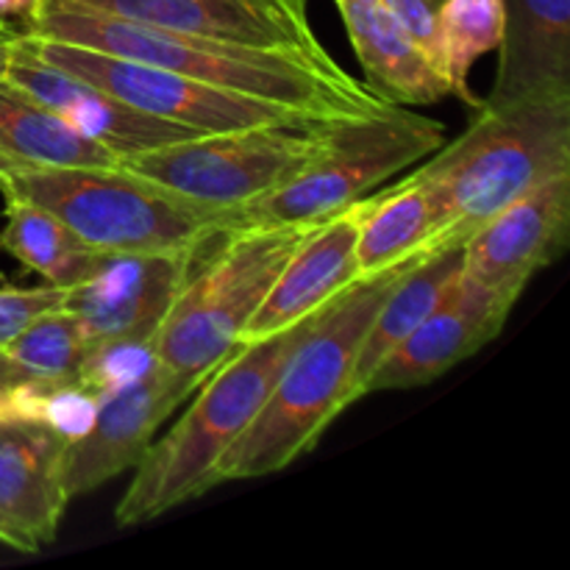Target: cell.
I'll return each instance as SVG.
<instances>
[{
	"instance_id": "14",
	"label": "cell",
	"mask_w": 570,
	"mask_h": 570,
	"mask_svg": "<svg viewBox=\"0 0 570 570\" xmlns=\"http://www.w3.org/2000/svg\"><path fill=\"white\" fill-rule=\"evenodd\" d=\"M195 390L167 367H156L145 379L100 399L98 415L83 438L67 443L65 490L70 501L134 471L161 423L193 395Z\"/></svg>"
},
{
	"instance_id": "28",
	"label": "cell",
	"mask_w": 570,
	"mask_h": 570,
	"mask_svg": "<svg viewBox=\"0 0 570 570\" xmlns=\"http://www.w3.org/2000/svg\"><path fill=\"white\" fill-rule=\"evenodd\" d=\"M379 3L393 14L406 37L440 65V11L445 0H379Z\"/></svg>"
},
{
	"instance_id": "27",
	"label": "cell",
	"mask_w": 570,
	"mask_h": 570,
	"mask_svg": "<svg viewBox=\"0 0 570 570\" xmlns=\"http://www.w3.org/2000/svg\"><path fill=\"white\" fill-rule=\"evenodd\" d=\"M67 289L59 287H0V348L17 337L42 312L56 309Z\"/></svg>"
},
{
	"instance_id": "1",
	"label": "cell",
	"mask_w": 570,
	"mask_h": 570,
	"mask_svg": "<svg viewBox=\"0 0 570 570\" xmlns=\"http://www.w3.org/2000/svg\"><path fill=\"white\" fill-rule=\"evenodd\" d=\"M20 31L126 56L226 92L273 100L326 120H356L395 109L351 78L332 53L312 56L289 48L167 31L87 9L72 0H37Z\"/></svg>"
},
{
	"instance_id": "10",
	"label": "cell",
	"mask_w": 570,
	"mask_h": 570,
	"mask_svg": "<svg viewBox=\"0 0 570 570\" xmlns=\"http://www.w3.org/2000/svg\"><path fill=\"white\" fill-rule=\"evenodd\" d=\"M206 243L173 254H104L81 284L67 289L61 306L89 345L156 337Z\"/></svg>"
},
{
	"instance_id": "6",
	"label": "cell",
	"mask_w": 570,
	"mask_h": 570,
	"mask_svg": "<svg viewBox=\"0 0 570 570\" xmlns=\"http://www.w3.org/2000/svg\"><path fill=\"white\" fill-rule=\"evenodd\" d=\"M306 232L304 226L220 232L209 259H204L206 243L193 276L156 332L159 365L198 390L237 348Z\"/></svg>"
},
{
	"instance_id": "24",
	"label": "cell",
	"mask_w": 570,
	"mask_h": 570,
	"mask_svg": "<svg viewBox=\"0 0 570 570\" xmlns=\"http://www.w3.org/2000/svg\"><path fill=\"white\" fill-rule=\"evenodd\" d=\"M507 31L504 0H445L440 11V67L454 98L476 111L482 98L471 89V70L501 48Z\"/></svg>"
},
{
	"instance_id": "15",
	"label": "cell",
	"mask_w": 570,
	"mask_h": 570,
	"mask_svg": "<svg viewBox=\"0 0 570 570\" xmlns=\"http://www.w3.org/2000/svg\"><path fill=\"white\" fill-rule=\"evenodd\" d=\"M67 440L31 417H0V543L39 554L59 534Z\"/></svg>"
},
{
	"instance_id": "23",
	"label": "cell",
	"mask_w": 570,
	"mask_h": 570,
	"mask_svg": "<svg viewBox=\"0 0 570 570\" xmlns=\"http://www.w3.org/2000/svg\"><path fill=\"white\" fill-rule=\"evenodd\" d=\"M6 200V226L0 228V250L37 273L48 287L70 289L95 271L98 254L76 237L65 223L48 209L28 200Z\"/></svg>"
},
{
	"instance_id": "30",
	"label": "cell",
	"mask_w": 570,
	"mask_h": 570,
	"mask_svg": "<svg viewBox=\"0 0 570 570\" xmlns=\"http://www.w3.org/2000/svg\"><path fill=\"white\" fill-rule=\"evenodd\" d=\"M17 382H26V379H22L20 373L9 365V360L0 354V393H3V390H9L11 384H17Z\"/></svg>"
},
{
	"instance_id": "21",
	"label": "cell",
	"mask_w": 570,
	"mask_h": 570,
	"mask_svg": "<svg viewBox=\"0 0 570 570\" xmlns=\"http://www.w3.org/2000/svg\"><path fill=\"white\" fill-rule=\"evenodd\" d=\"M462 276V248L440 250V254L412 259L410 267L390 287L384 301L373 315L371 328L362 343L360 362L354 376V401L365 399V384L373 376L384 356L395 351L401 340L410 337L434 306L445 298L456 278Z\"/></svg>"
},
{
	"instance_id": "31",
	"label": "cell",
	"mask_w": 570,
	"mask_h": 570,
	"mask_svg": "<svg viewBox=\"0 0 570 570\" xmlns=\"http://www.w3.org/2000/svg\"><path fill=\"white\" fill-rule=\"evenodd\" d=\"M20 31V28H3L0 26V37H11V33H17Z\"/></svg>"
},
{
	"instance_id": "25",
	"label": "cell",
	"mask_w": 570,
	"mask_h": 570,
	"mask_svg": "<svg viewBox=\"0 0 570 570\" xmlns=\"http://www.w3.org/2000/svg\"><path fill=\"white\" fill-rule=\"evenodd\" d=\"M87 348L89 343L76 317L65 306H56L33 317L11 343L0 348V354L26 382H67L76 379Z\"/></svg>"
},
{
	"instance_id": "29",
	"label": "cell",
	"mask_w": 570,
	"mask_h": 570,
	"mask_svg": "<svg viewBox=\"0 0 570 570\" xmlns=\"http://www.w3.org/2000/svg\"><path fill=\"white\" fill-rule=\"evenodd\" d=\"M37 0H0V26L14 28V20H26Z\"/></svg>"
},
{
	"instance_id": "9",
	"label": "cell",
	"mask_w": 570,
	"mask_h": 570,
	"mask_svg": "<svg viewBox=\"0 0 570 570\" xmlns=\"http://www.w3.org/2000/svg\"><path fill=\"white\" fill-rule=\"evenodd\" d=\"M20 39L33 53L48 59L50 65L106 89V92L115 95L117 100L128 104L131 109L159 117V120L176 122V126L189 128V131L215 134L315 117L306 115V111L289 109V106L273 104V100L226 92V89L193 81V78L145 65V61L106 53V50L81 48V45L45 39L26 31H20Z\"/></svg>"
},
{
	"instance_id": "3",
	"label": "cell",
	"mask_w": 570,
	"mask_h": 570,
	"mask_svg": "<svg viewBox=\"0 0 570 570\" xmlns=\"http://www.w3.org/2000/svg\"><path fill=\"white\" fill-rule=\"evenodd\" d=\"M410 262L360 278L323 306L250 426L217 462V484L284 471L315 449L334 417L354 404L356 362L365 334L379 304Z\"/></svg>"
},
{
	"instance_id": "4",
	"label": "cell",
	"mask_w": 570,
	"mask_h": 570,
	"mask_svg": "<svg viewBox=\"0 0 570 570\" xmlns=\"http://www.w3.org/2000/svg\"><path fill=\"white\" fill-rule=\"evenodd\" d=\"M315 315L271 337L239 343L195 390L189 410L134 465V479L115 510L117 527H139L215 488L217 462L243 438Z\"/></svg>"
},
{
	"instance_id": "16",
	"label": "cell",
	"mask_w": 570,
	"mask_h": 570,
	"mask_svg": "<svg viewBox=\"0 0 570 570\" xmlns=\"http://www.w3.org/2000/svg\"><path fill=\"white\" fill-rule=\"evenodd\" d=\"M87 9L167 31L328 56L304 0H72Z\"/></svg>"
},
{
	"instance_id": "22",
	"label": "cell",
	"mask_w": 570,
	"mask_h": 570,
	"mask_svg": "<svg viewBox=\"0 0 570 570\" xmlns=\"http://www.w3.org/2000/svg\"><path fill=\"white\" fill-rule=\"evenodd\" d=\"M356 217V265L360 278L376 276L415 259L429 234V204L412 176L390 189L365 195L351 206Z\"/></svg>"
},
{
	"instance_id": "18",
	"label": "cell",
	"mask_w": 570,
	"mask_h": 570,
	"mask_svg": "<svg viewBox=\"0 0 570 570\" xmlns=\"http://www.w3.org/2000/svg\"><path fill=\"white\" fill-rule=\"evenodd\" d=\"M507 31L482 104L570 98V0H504Z\"/></svg>"
},
{
	"instance_id": "32",
	"label": "cell",
	"mask_w": 570,
	"mask_h": 570,
	"mask_svg": "<svg viewBox=\"0 0 570 570\" xmlns=\"http://www.w3.org/2000/svg\"><path fill=\"white\" fill-rule=\"evenodd\" d=\"M337 3V0H334ZM356 3H379V0H356Z\"/></svg>"
},
{
	"instance_id": "13",
	"label": "cell",
	"mask_w": 570,
	"mask_h": 570,
	"mask_svg": "<svg viewBox=\"0 0 570 570\" xmlns=\"http://www.w3.org/2000/svg\"><path fill=\"white\" fill-rule=\"evenodd\" d=\"M515 301L460 276L432 315L395 345L367 379L365 395L426 387L493 343Z\"/></svg>"
},
{
	"instance_id": "33",
	"label": "cell",
	"mask_w": 570,
	"mask_h": 570,
	"mask_svg": "<svg viewBox=\"0 0 570 570\" xmlns=\"http://www.w3.org/2000/svg\"><path fill=\"white\" fill-rule=\"evenodd\" d=\"M304 3H309V0H304Z\"/></svg>"
},
{
	"instance_id": "19",
	"label": "cell",
	"mask_w": 570,
	"mask_h": 570,
	"mask_svg": "<svg viewBox=\"0 0 570 570\" xmlns=\"http://www.w3.org/2000/svg\"><path fill=\"white\" fill-rule=\"evenodd\" d=\"M345 33L365 72V87L390 106H432L449 98L451 87L438 61L417 48L382 3L337 0Z\"/></svg>"
},
{
	"instance_id": "12",
	"label": "cell",
	"mask_w": 570,
	"mask_h": 570,
	"mask_svg": "<svg viewBox=\"0 0 570 570\" xmlns=\"http://www.w3.org/2000/svg\"><path fill=\"white\" fill-rule=\"evenodd\" d=\"M570 239V170L549 178L484 223L462 245V276L515 301Z\"/></svg>"
},
{
	"instance_id": "26",
	"label": "cell",
	"mask_w": 570,
	"mask_h": 570,
	"mask_svg": "<svg viewBox=\"0 0 570 570\" xmlns=\"http://www.w3.org/2000/svg\"><path fill=\"white\" fill-rule=\"evenodd\" d=\"M159 367L156 337L137 340H104L92 343L76 371V382L95 393L98 399L131 387Z\"/></svg>"
},
{
	"instance_id": "7",
	"label": "cell",
	"mask_w": 570,
	"mask_h": 570,
	"mask_svg": "<svg viewBox=\"0 0 570 570\" xmlns=\"http://www.w3.org/2000/svg\"><path fill=\"white\" fill-rule=\"evenodd\" d=\"M443 142V122L404 106L376 117L337 120L326 150L282 187L228 212L226 232L321 226Z\"/></svg>"
},
{
	"instance_id": "2",
	"label": "cell",
	"mask_w": 570,
	"mask_h": 570,
	"mask_svg": "<svg viewBox=\"0 0 570 570\" xmlns=\"http://www.w3.org/2000/svg\"><path fill=\"white\" fill-rule=\"evenodd\" d=\"M570 170V98L482 104L476 120L410 173L429 204L415 259L462 248L499 212Z\"/></svg>"
},
{
	"instance_id": "20",
	"label": "cell",
	"mask_w": 570,
	"mask_h": 570,
	"mask_svg": "<svg viewBox=\"0 0 570 570\" xmlns=\"http://www.w3.org/2000/svg\"><path fill=\"white\" fill-rule=\"evenodd\" d=\"M115 150L83 137L26 92L0 81V176L53 167H111Z\"/></svg>"
},
{
	"instance_id": "17",
	"label": "cell",
	"mask_w": 570,
	"mask_h": 570,
	"mask_svg": "<svg viewBox=\"0 0 570 570\" xmlns=\"http://www.w3.org/2000/svg\"><path fill=\"white\" fill-rule=\"evenodd\" d=\"M354 282H360L356 217L348 206L343 215L328 217L326 223L306 232L273 287L267 289L239 343L271 337L295 326L304 317L321 312Z\"/></svg>"
},
{
	"instance_id": "5",
	"label": "cell",
	"mask_w": 570,
	"mask_h": 570,
	"mask_svg": "<svg viewBox=\"0 0 570 570\" xmlns=\"http://www.w3.org/2000/svg\"><path fill=\"white\" fill-rule=\"evenodd\" d=\"M0 193L48 209L98 254L187 250L226 232L228 217L120 165L3 173Z\"/></svg>"
},
{
	"instance_id": "11",
	"label": "cell",
	"mask_w": 570,
	"mask_h": 570,
	"mask_svg": "<svg viewBox=\"0 0 570 570\" xmlns=\"http://www.w3.org/2000/svg\"><path fill=\"white\" fill-rule=\"evenodd\" d=\"M0 81L26 92L28 98L61 117L67 126L100 142L104 148L115 150L117 156L198 137V131L142 115L106 89L50 65L48 59L37 56L22 42L20 31L11 37H0Z\"/></svg>"
},
{
	"instance_id": "8",
	"label": "cell",
	"mask_w": 570,
	"mask_h": 570,
	"mask_svg": "<svg viewBox=\"0 0 570 570\" xmlns=\"http://www.w3.org/2000/svg\"><path fill=\"white\" fill-rule=\"evenodd\" d=\"M334 122L337 120L304 117L198 134L120 156L117 165L181 198L232 212L282 187L315 161L326 150Z\"/></svg>"
}]
</instances>
